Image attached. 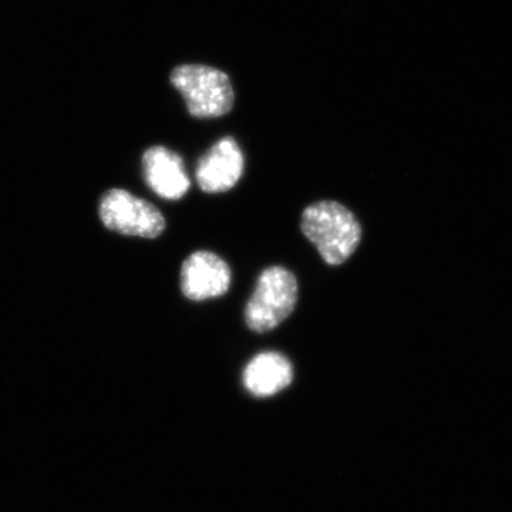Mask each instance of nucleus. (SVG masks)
Wrapping results in <instances>:
<instances>
[{
    "instance_id": "nucleus-1",
    "label": "nucleus",
    "mask_w": 512,
    "mask_h": 512,
    "mask_svg": "<svg viewBox=\"0 0 512 512\" xmlns=\"http://www.w3.org/2000/svg\"><path fill=\"white\" fill-rule=\"evenodd\" d=\"M301 229L330 266L345 264L362 241V225L355 214L336 201L309 205L303 211Z\"/></svg>"
},
{
    "instance_id": "nucleus-2",
    "label": "nucleus",
    "mask_w": 512,
    "mask_h": 512,
    "mask_svg": "<svg viewBox=\"0 0 512 512\" xmlns=\"http://www.w3.org/2000/svg\"><path fill=\"white\" fill-rule=\"evenodd\" d=\"M298 292V279L285 266L275 265L264 269L245 306L248 328L256 333L278 328L295 311Z\"/></svg>"
},
{
    "instance_id": "nucleus-3",
    "label": "nucleus",
    "mask_w": 512,
    "mask_h": 512,
    "mask_svg": "<svg viewBox=\"0 0 512 512\" xmlns=\"http://www.w3.org/2000/svg\"><path fill=\"white\" fill-rule=\"evenodd\" d=\"M171 84L184 97L195 119H217L234 107L235 94L228 74L204 64H183L171 73Z\"/></svg>"
},
{
    "instance_id": "nucleus-4",
    "label": "nucleus",
    "mask_w": 512,
    "mask_h": 512,
    "mask_svg": "<svg viewBox=\"0 0 512 512\" xmlns=\"http://www.w3.org/2000/svg\"><path fill=\"white\" fill-rule=\"evenodd\" d=\"M99 212L104 227L127 237L154 239L165 231L163 214L156 205L126 190L107 191Z\"/></svg>"
},
{
    "instance_id": "nucleus-5",
    "label": "nucleus",
    "mask_w": 512,
    "mask_h": 512,
    "mask_svg": "<svg viewBox=\"0 0 512 512\" xmlns=\"http://www.w3.org/2000/svg\"><path fill=\"white\" fill-rule=\"evenodd\" d=\"M231 268L220 255L197 251L181 266V292L194 302L220 298L231 286Z\"/></svg>"
},
{
    "instance_id": "nucleus-6",
    "label": "nucleus",
    "mask_w": 512,
    "mask_h": 512,
    "mask_svg": "<svg viewBox=\"0 0 512 512\" xmlns=\"http://www.w3.org/2000/svg\"><path fill=\"white\" fill-rule=\"evenodd\" d=\"M244 168V153L235 138L222 137L198 161L195 180L202 191L220 194L239 183Z\"/></svg>"
},
{
    "instance_id": "nucleus-7",
    "label": "nucleus",
    "mask_w": 512,
    "mask_h": 512,
    "mask_svg": "<svg viewBox=\"0 0 512 512\" xmlns=\"http://www.w3.org/2000/svg\"><path fill=\"white\" fill-rule=\"evenodd\" d=\"M143 173L148 187L164 200L177 201L191 187L180 154L163 146L151 147L143 154Z\"/></svg>"
},
{
    "instance_id": "nucleus-8",
    "label": "nucleus",
    "mask_w": 512,
    "mask_h": 512,
    "mask_svg": "<svg viewBox=\"0 0 512 512\" xmlns=\"http://www.w3.org/2000/svg\"><path fill=\"white\" fill-rule=\"evenodd\" d=\"M244 386L256 397H269L285 390L293 380L291 360L278 352H262L244 370Z\"/></svg>"
}]
</instances>
